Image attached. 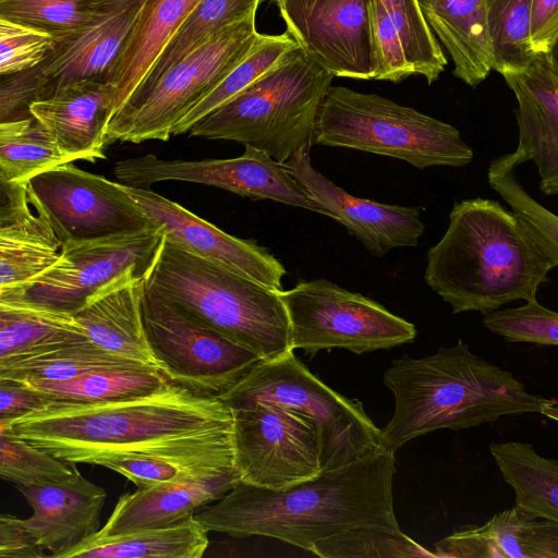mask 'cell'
Masks as SVG:
<instances>
[{"label":"cell","instance_id":"1","mask_svg":"<svg viewBox=\"0 0 558 558\" xmlns=\"http://www.w3.org/2000/svg\"><path fill=\"white\" fill-rule=\"evenodd\" d=\"M29 442L75 464L129 454L234 458L233 410L170 381L154 393L106 402L51 400L10 424Z\"/></svg>","mask_w":558,"mask_h":558},{"label":"cell","instance_id":"2","mask_svg":"<svg viewBox=\"0 0 558 558\" xmlns=\"http://www.w3.org/2000/svg\"><path fill=\"white\" fill-rule=\"evenodd\" d=\"M395 473V451L378 446L350 464L283 489L240 481L194 518L208 532L238 538L267 536L312 553L317 543L352 529L399 531Z\"/></svg>","mask_w":558,"mask_h":558},{"label":"cell","instance_id":"3","mask_svg":"<svg viewBox=\"0 0 558 558\" xmlns=\"http://www.w3.org/2000/svg\"><path fill=\"white\" fill-rule=\"evenodd\" d=\"M424 280L452 314L483 316L536 300L556 268L517 214L489 198L456 203L442 238L426 253Z\"/></svg>","mask_w":558,"mask_h":558},{"label":"cell","instance_id":"4","mask_svg":"<svg viewBox=\"0 0 558 558\" xmlns=\"http://www.w3.org/2000/svg\"><path fill=\"white\" fill-rule=\"evenodd\" d=\"M395 411L380 446L396 451L437 429H468L502 416L539 413L545 399L511 372L471 352L461 339L420 359L403 355L384 373Z\"/></svg>","mask_w":558,"mask_h":558},{"label":"cell","instance_id":"5","mask_svg":"<svg viewBox=\"0 0 558 558\" xmlns=\"http://www.w3.org/2000/svg\"><path fill=\"white\" fill-rule=\"evenodd\" d=\"M145 287L181 305L262 360L290 351V322L279 291L167 239Z\"/></svg>","mask_w":558,"mask_h":558},{"label":"cell","instance_id":"6","mask_svg":"<svg viewBox=\"0 0 558 558\" xmlns=\"http://www.w3.org/2000/svg\"><path fill=\"white\" fill-rule=\"evenodd\" d=\"M332 77L298 47L189 134L253 146L283 163L315 143L317 113Z\"/></svg>","mask_w":558,"mask_h":558},{"label":"cell","instance_id":"7","mask_svg":"<svg viewBox=\"0 0 558 558\" xmlns=\"http://www.w3.org/2000/svg\"><path fill=\"white\" fill-rule=\"evenodd\" d=\"M314 142L396 158L417 169L464 167L474 157L453 125L344 86L328 89L317 113Z\"/></svg>","mask_w":558,"mask_h":558},{"label":"cell","instance_id":"8","mask_svg":"<svg viewBox=\"0 0 558 558\" xmlns=\"http://www.w3.org/2000/svg\"><path fill=\"white\" fill-rule=\"evenodd\" d=\"M218 398L232 410L272 402L311 416L318 433L322 471L350 464L380 446V429L362 402L328 387L294 351L263 360Z\"/></svg>","mask_w":558,"mask_h":558},{"label":"cell","instance_id":"9","mask_svg":"<svg viewBox=\"0 0 558 558\" xmlns=\"http://www.w3.org/2000/svg\"><path fill=\"white\" fill-rule=\"evenodd\" d=\"M255 15L232 24L174 65L146 95L110 119L107 145L168 141L177 123L246 57L257 38Z\"/></svg>","mask_w":558,"mask_h":558},{"label":"cell","instance_id":"10","mask_svg":"<svg viewBox=\"0 0 558 558\" xmlns=\"http://www.w3.org/2000/svg\"><path fill=\"white\" fill-rule=\"evenodd\" d=\"M279 295L290 322L292 349L311 357L333 348L356 354L389 350L416 337L412 323L327 279L301 281Z\"/></svg>","mask_w":558,"mask_h":558},{"label":"cell","instance_id":"11","mask_svg":"<svg viewBox=\"0 0 558 558\" xmlns=\"http://www.w3.org/2000/svg\"><path fill=\"white\" fill-rule=\"evenodd\" d=\"M143 323L151 351L170 381L219 397L263 360L181 305L148 290Z\"/></svg>","mask_w":558,"mask_h":558},{"label":"cell","instance_id":"12","mask_svg":"<svg viewBox=\"0 0 558 558\" xmlns=\"http://www.w3.org/2000/svg\"><path fill=\"white\" fill-rule=\"evenodd\" d=\"M163 240L161 227L62 246L59 259L31 280L0 292V303L73 316L119 278L149 271Z\"/></svg>","mask_w":558,"mask_h":558},{"label":"cell","instance_id":"13","mask_svg":"<svg viewBox=\"0 0 558 558\" xmlns=\"http://www.w3.org/2000/svg\"><path fill=\"white\" fill-rule=\"evenodd\" d=\"M26 189L31 203L48 217L62 246L158 227L124 184L72 162L33 177Z\"/></svg>","mask_w":558,"mask_h":558},{"label":"cell","instance_id":"14","mask_svg":"<svg viewBox=\"0 0 558 558\" xmlns=\"http://www.w3.org/2000/svg\"><path fill=\"white\" fill-rule=\"evenodd\" d=\"M234 464L241 482L283 489L322 472L314 420L298 410L255 402L233 410Z\"/></svg>","mask_w":558,"mask_h":558},{"label":"cell","instance_id":"15","mask_svg":"<svg viewBox=\"0 0 558 558\" xmlns=\"http://www.w3.org/2000/svg\"><path fill=\"white\" fill-rule=\"evenodd\" d=\"M244 147L240 157L228 159L169 160L147 154L117 161L113 173L120 183L133 187L149 189L160 181L199 183L327 216L282 163L260 149Z\"/></svg>","mask_w":558,"mask_h":558},{"label":"cell","instance_id":"16","mask_svg":"<svg viewBox=\"0 0 558 558\" xmlns=\"http://www.w3.org/2000/svg\"><path fill=\"white\" fill-rule=\"evenodd\" d=\"M287 33L332 76L376 80L371 0H282Z\"/></svg>","mask_w":558,"mask_h":558},{"label":"cell","instance_id":"17","mask_svg":"<svg viewBox=\"0 0 558 558\" xmlns=\"http://www.w3.org/2000/svg\"><path fill=\"white\" fill-rule=\"evenodd\" d=\"M326 213L344 226L376 257L399 247L416 246L424 232L420 209L356 197L318 172L303 149L282 163Z\"/></svg>","mask_w":558,"mask_h":558},{"label":"cell","instance_id":"18","mask_svg":"<svg viewBox=\"0 0 558 558\" xmlns=\"http://www.w3.org/2000/svg\"><path fill=\"white\" fill-rule=\"evenodd\" d=\"M124 186L154 222L161 227L168 241L199 256L219 262L271 290H283L282 278L287 274L286 268L266 247L222 231L149 189Z\"/></svg>","mask_w":558,"mask_h":558},{"label":"cell","instance_id":"19","mask_svg":"<svg viewBox=\"0 0 558 558\" xmlns=\"http://www.w3.org/2000/svg\"><path fill=\"white\" fill-rule=\"evenodd\" d=\"M114 87L106 78L76 81L34 101L31 114L72 161L105 159L107 128L114 111Z\"/></svg>","mask_w":558,"mask_h":558},{"label":"cell","instance_id":"20","mask_svg":"<svg viewBox=\"0 0 558 558\" xmlns=\"http://www.w3.org/2000/svg\"><path fill=\"white\" fill-rule=\"evenodd\" d=\"M15 488L33 511L23 522L48 557L62 558L99 531L107 493L77 468L65 481Z\"/></svg>","mask_w":558,"mask_h":558},{"label":"cell","instance_id":"21","mask_svg":"<svg viewBox=\"0 0 558 558\" xmlns=\"http://www.w3.org/2000/svg\"><path fill=\"white\" fill-rule=\"evenodd\" d=\"M513 92L518 108V147L521 163L536 166L539 190L558 195V77L539 54L525 69L502 74Z\"/></svg>","mask_w":558,"mask_h":558},{"label":"cell","instance_id":"22","mask_svg":"<svg viewBox=\"0 0 558 558\" xmlns=\"http://www.w3.org/2000/svg\"><path fill=\"white\" fill-rule=\"evenodd\" d=\"M0 292L38 276L60 257L62 243L33 206L26 183L0 181Z\"/></svg>","mask_w":558,"mask_h":558},{"label":"cell","instance_id":"23","mask_svg":"<svg viewBox=\"0 0 558 558\" xmlns=\"http://www.w3.org/2000/svg\"><path fill=\"white\" fill-rule=\"evenodd\" d=\"M143 2L121 0L78 32L61 38L54 51L40 64L47 80L46 97L76 81L107 80Z\"/></svg>","mask_w":558,"mask_h":558},{"label":"cell","instance_id":"24","mask_svg":"<svg viewBox=\"0 0 558 558\" xmlns=\"http://www.w3.org/2000/svg\"><path fill=\"white\" fill-rule=\"evenodd\" d=\"M240 481L239 472L233 470L137 488L119 497L98 533L111 535L181 522L219 500Z\"/></svg>","mask_w":558,"mask_h":558},{"label":"cell","instance_id":"25","mask_svg":"<svg viewBox=\"0 0 558 558\" xmlns=\"http://www.w3.org/2000/svg\"><path fill=\"white\" fill-rule=\"evenodd\" d=\"M436 557L558 558V522L513 506L435 543Z\"/></svg>","mask_w":558,"mask_h":558},{"label":"cell","instance_id":"26","mask_svg":"<svg viewBox=\"0 0 558 558\" xmlns=\"http://www.w3.org/2000/svg\"><path fill=\"white\" fill-rule=\"evenodd\" d=\"M144 290L145 276L128 274L95 294L73 317L99 348L160 368L144 328Z\"/></svg>","mask_w":558,"mask_h":558},{"label":"cell","instance_id":"27","mask_svg":"<svg viewBox=\"0 0 558 558\" xmlns=\"http://www.w3.org/2000/svg\"><path fill=\"white\" fill-rule=\"evenodd\" d=\"M199 1L144 0L137 20L107 76L114 87L113 114L132 97Z\"/></svg>","mask_w":558,"mask_h":558},{"label":"cell","instance_id":"28","mask_svg":"<svg viewBox=\"0 0 558 558\" xmlns=\"http://www.w3.org/2000/svg\"><path fill=\"white\" fill-rule=\"evenodd\" d=\"M417 1L453 61V75L470 86L482 83L494 63L485 0Z\"/></svg>","mask_w":558,"mask_h":558},{"label":"cell","instance_id":"29","mask_svg":"<svg viewBox=\"0 0 558 558\" xmlns=\"http://www.w3.org/2000/svg\"><path fill=\"white\" fill-rule=\"evenodd\" d=\"M208 531L194 518L161 526L104 535L95 533L62 558H201Z\"/></svg>","mask_w":558,"mask_h":558},{"label":"cell","instance_id":"30","mask_svg":"<svg viewBox=\"0 0 558 558\" xmlns=\"http://www.w3.org/2000/svg\"><path fill=\"white\" fill-rule=\"evenodd\" d=\"M489 451L514 492V505L558 522V459L521 441L492 442Z\"/></svg>","mask_w":558,"mask_h":558},{"label":"cell","instance_id":"31","mask_svg":"<svg viewBox=\"0 0 558 558\" xmlns=\"http://www.w3.org/2000/svg\"><path fill=\"white\" fill-rule=\"evenodd\" d=\"M260 0H201L123 107L146 95L174 65L214 35L255 15Z\"/></svg>","mask_w":558,"mask_h":558},{"label":"cell","instance_id":"32","mask_svg":"<svg viewBox=\"0 0 558 558\" xmlns=\"http://www.w3.org/2000/svg\"><path fill=\"white\" fill-rule=\"evenodd\" d=\"M86 340L71 315L0 303V364Z\"/></svg>","mask_w":558,"mask_h":558},{"label":"cell","instance_id":"33","mask_svg":"<svg viewBox=\"0 0 558 558\" xmlns=\"http://www.w3.org/2000/svg\"><path fill=\"white\" fill-rule=\"evenodd\" d=\"M170 383L158 367L141 365L93 371L62 381L27 383L50 400L106 402L146 396Z\"/></svg>","mask_w":558,"mask_h":558},{"label":"cell","instance_id":"34","mask_svg":"<svg viewBox=\"0 0 558 558\" xmlns=\"http://www.w3.org/2000/svg\"><path fill=\"white\" fill-rule=\"evenodd\" d=\"M69 162L73 161L33 116L0 122V181L26 183Z\"/></svg>","mask_w":558,"mask_h":558},{"label":"cell","instance_id":"35","mask_svg":"<svg viewBox=\"0 0 558 558\" xmlns=\"http://www.w3.org/2000/svg\"><path fill=\"white\" fill-rule=\"evenodd\" d=\"M144 364L112 354L90 340L0 364V379L62 381L83 374ZM155 367V366H154Z\"/></svg>","mask_w":558,"mask_h":558},{"label":"cell","instance_id":"36","mask_svg":"<svg viewBox=\"0 0 558 558\" xmlns=\"http://www.w3.org/2000/svg\"><path fill=\"white\" fill-rule=\"evenodd\" d=\"M298 47L296 41L287 32L280 35L260 34L246 57L205 99L177 123L172 136L189 133L201 119L243 92Z\"/></svg>","mask_w":558,"mask_h":558},{"label":"cell","instance_id":"37","mask_svg":"<svg viewBox=\"0 0 558 558\" xmlns=\"http://www.w3.org/2000/svg\"><path fill=\"white\" fill-rule=\"evenodd\" d=\"M493 70L501 75L527 68L537 57L531 41L532 0H485Z\"/></svg>","mask_w":558,"mask_h":558},{"label":"cell","instance_id":"38","mask_svg":"<svg viewBox=\"0 0 558 558\" xmlns=\"http://www.w3.org/2000/svg\"><path fill=\"white\" fill-rule=\"evenodd\" d=\"M98 465L121 474L137 488L236 470L234 458L220 456L129 454L102 460Z\"/></svg>","mask_w":558,"mask_h":558},{"label":"cell","instance_id":"39","mask_svg":"<svg viewBox=\"0 0 558 558\" xmlns=\"http://www.w3.org/2000/svg\"><path fill=\"white\" fill-rule=\"evenodd\" d=\"M121 0H0V17L31 24L59 39L72 35Z\"/></svg>","mask_w":558,"mask_h":558},{"label":"cell","instance_id":"40","mask_svg":"<svg viewBox=\"0 0 558 558\" xmlns=\"http://www.w3.org/2000/svg\"><path fill=\"white\" fill-rule=\"evenodd\" d=\"M75 470V463L57 458L16 434L9 423L0 422L2 480L15 486L57 483L70 478Z\"/></svg>","mask_w":558,"mask_h":558},{"label":"cell","instance_id":"41","mask_svg":"<svg viewBox=\"0 0 558 558\" xmlns=\"http://www.w3.org/2000/svg\"><path fill=\"white\" fill-rule=\"evenodd\" d=\"M323 558L436 557L401 530L356 527L317 543L312 551Z\"/></svg>","mask_w":558,"mask_h":558},{"label":"cell","instance_id":"42","mask_svg":"<svg viewBox=\"0 0 558 558\" xmlns=\"http://www.w3.org/2000/svg\"><path fill=\"white\" fill-rule=\"evenodd\" d=\"M397 27L408 61L428 84L439 78L447 59L427 25L417 0H378Z\"/></svg>","mask_w":558,"mask_h":558},{"label":"cell","instance_id":"43","mask_svg":"<svg viewBox=\"0 0 558 558\" xmlns=\"http://www.w3.org/2000/svg\"><path fill=\"white\" fill-rule=\"evenodd\" d=\"M483 325L509 342L558 347V312L541 305L537 300L494 311L484 316Z\"/></svg>","mask_w":558,"mask_h":558},{"label":"cell","instance_id":"44","mask_svg":"<svg viewBox=\"0 0 558 558\" xmlns=\"http://www.w3.org/2000/svg\"><path fill=\"white\" fill-rule=\"evenodd\" d=\"M59 38L31 24L0 17V74L8 76L44 63Z\"/></svg>","mask_w":558,"mask_h":558},{"label":"cell","instance_id":"45","mask_svg":"<svg viewBox=\"0 0 558 558\" xmlns=\"http://www.w3.org/2000/svg\"><path fill=\"white\" fill-rule=\"evenodd\" d=\"M371 21L377 63L376 80L398 83L414 75L399 32L378 0H371Z\"/></svg>","mask_w":558,"mask_h":558},{"label":"cell","instance_id":"46","mask_svg":"<svg viewBox=\"0 0 558 558\" xmlns=\"http://www.w3.org/2000/svg\"><path fill=\"white\" fill-rule=\"evenodd\" d=\"M1 77L0 122L31 117L29 106L47 95L40 65Z\"/></svg>","mask_w":558,"mask_h":558},{"label":"cell","instance_id":"47","mask_svg":"<svg viewBox=\"0 0 558 558\" xmlns=\"http://www.w3.org/2000/svg\"><path fill=\"white\" fill-rule=\"evenodd\" d=\"M50 401L47 395L27 383L0 379V422L11 424L44 408Z\"/></svg>","mask_w":558,"mask_h":558},{"label":"cell","instance_id":"48","mask_svg":"<svg viewBox=\"0 0 558 558\" xmlns=\"http://www.w3.org/2000/svg\"><path fill=\"white\" fill-rule=\"evenodd\" d=\"M0 557L44 558L48 555L24 524L23 519L2 514L0 518Z\"/></svg>","mask_w":558,"mask_h":558},{"label":"cell","instance_id":"49","mask_svg":"<svg viewBox=\"0 0 558 558\" xmlns=\"http://www.w3.org/2000/svg\"><path fill=\"white\" fill-rule=\"evenodd\" d=\"M558 36V0H532L531 41L534 52L546 54Z\"/></svg>","mask_w":558,"mask_h":558},{"label":"cell","instance_id":"50","mask_svg":"<svg viewBox=\"0 0 558 558\" xmlns=\"http://www.w3.org/2000/svg\"><path fill=\"white\" fill-rule=\"evenodd\" d=\"M539 413L551 421L558 422V399L545 398L542 402Z\"/></svg>","mask_w":558,"mask_h":558},{"label":"cell","instance_id":"51","mask_svg":"<svg viewBox=\"0 0 558 558\" xmlns=\"http://www.w3.org/2000/svg\"><path fill=\"white\" fill-rule=\"evenodd\" d=\"M544 56L546 58L549 70L556 77H558V36L554 40L548 52Z\"/></svg>","mask_w":558,"mask_h":558},{"label":"cell","instance_id":"52","mask_svg":"<svg viewBox=\"0 0 558 558\" xmlns=\"http://www.w3.org/2000/svg\"><path fill=\"white\" fill-rule=\"evenodd\" d=\"M263 1H266V0H260V2H263ZM270 1H274V2H276V3L278 4V3H279V2H281L282 0H270Z\"/></svg>","mask_w":558,"mask_h":558}]
</instances>
